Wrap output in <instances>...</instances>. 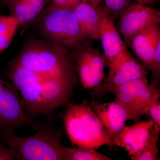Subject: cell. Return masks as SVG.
Segmentation results:
<instances>
[{
    "label": "cell",
    "instance_id": "6da1fadb",
    "mask_svg": "<svg viewBox=\"0 0 160 160\" xmlns=\"http://www.w3.org/2000/svg\"><path fill=\"white\" fill-rule=\"evenodd\" d=\"M70 54L45 40L32 39L26 42L13 61L46 77L76 82L73 57Z\"/></svg>",
    "mask_w": 160,
    "mask_h": 160
},
{
    "label": "cell",
    "instance_id": "7a4b0ae2",
    "mask_svg": "<svg viewBox=\"0 0 160 160\" xmlns=\"http://www.w3.org/2000/svg\"><path fill=\"white\" fill-rule=\"evenodd\" d=\"M39 15L37 22L40 36L62 51L72 54L86 42L72 9L50 4Z\"/></svg>",
    "mask_w": 160,
    "mask_h": 160
},
{
    "label": "cell",
    "instance_id": "3957f363",
    "mask_svg": "<svg viewBox=\"0 0 160 160\" xmlns=\"http://www.w3.org/2000/svg\"><path fill=\"white\" fill-rule=\"evenodd\" d=\"M84 100L81 104L69 103L61 115L66 134L73 146L98 149L114 143L102 123Z\"/></svg>",
    "mask_w": 160,
    "mask_h": 160
},
{
    "label": "cell",
    "instance_id": "277c9868",
    "mask_svg": "<svg viewBox=\"0 0 160 160\" xmlns=\"http://www.w3.org/2000/svg\"><path fill=\"white\" fill-rule=\"evenodd\" d=\"M35 134L21 137L14 134L0 137V141L11 148L18 160H65L62 133L51 123H47Z\"/></svg>",
    "mask_w": 160,
    "mask_h": 160
},
{
    "label": "cell",
    "instance_id": "5b68a950",
    "mask_svg": "<svg viewBox=\"0 0 160 160\" xmlns=\"http://www.w3.org/2000/svg\"><path fill=\"white\" fill-rule=\"evenodd\" d=\"M114 101L126 110L128 120L137 122L159 100V89L150 86L147 79L130 81L116 88Z\"/></svg>",
    "mask_w": 160,
    "mask_h": 160
},
{
    "label": "cell",
    "instance_id": "8992f818",
    "mask_svg": "<svg viewBox=\"0 0 160 160\" xmlns=\"http://www.w3.org/2000/svg\"><path fill=\"white\" fill-rule=\"evenodd\" d=\"M107 65L108 74L103 84L93 88L91 94L94 97L112 93L118 86L130 81L147 79L145 66L132 55L126 47Z\"/></svg>",
    "mask_w": 160,
    "mask_h": 160
},
{
    "label": "cell",
    "instance_id": "52a82bcc",
    "mask_svg": "<svg viewBox=\"0 0 160 160\" xmlns=\"http://www.w3.org/2000/svg\"><path fill=\"white\" fill-rule=\"evenodd\" d=\"M75 67L83 89H93L102 83L105 77L104 70L107 60L99 48H95L93 43L86 41L72 53Z\"/></svg>",
    "mask_w": 160,
    "mask_h": 160
},
{
    "label": "cell",
    "instance_id": "ba28073f",
    "mask_svg": "<svg viewBox=\"0 0 160 160\" xmlns=\"http://www.w3.org/2000/svg\"><path fill=\"white\" fill-rule=\"evenodd\" d=\"M120 17L119 31L128 44L138 33L160 23L159 10L137 2L130 3Z\"/></svg>",
    "mask_w": 160,
    "mask_h": 160
},
{
    "label": "cell",
    "instance_id": "9c48e42d",
    "mask_svg": "<svg viewBox=\"0 0 160 160\" xmlns=\"http://www.w3.org/2000/svg\"><path fill=\"white\" fill-rule=\"evenodd\" d=\"M98 33L107 64L114 59L126 47L115 26L113 16L105 5L99 4Z\"/></svg>",
    "mask_w": 160,
    "mask_h": 160
},
{
    "label": "cell",
    "instance_id": "30bf717a",
    "mask_svg": "<svg viewBox=\"0 0 160 160\" xmlns=\"http://www.w3.org/2000/svg\"><path fill=\"white\" fill-rule=\"evenodd\" d=\"M88 105L100 120L106 134L113 142L128 121L126 110L115 101L107 103L92 101L88 102Z\"/></svg>",
    "mask_w": 160,
    "mask_h": 160
},
{
    "label": "cell",
    "instance_id": "8fae6325",
    "mask_svg": "<svg viewBox=\"0 0 160 160\" xmlns=\"http://www.w3.org/2000/svg\"><path fill=\"white\" fill-rule=\"evenodd\" d=\"M154 124L149 119L131 126H125L113 141L114 146L125 149L129 157L135 155L146 145L152 127Z\"/></svg>",
    "mask_w": 160,
    "mask_h": 160
},
{
    "label": "cell",
    "instance_id": "7c38bea8",
    "mask_svg": "<svg viewBox=\"0 0 160 160\" xmlns=\"http://www.w3.org/2000/svg\"><path fill=\"white\" fill-rule=\"evenodd\" d=\"M160 42V28L159 25H157L138 33L132 38L129 44L146 69H149Z\"/></svg>",
    "mask_w": 160,
    "mask_h": 160
},
{
    "label": "cell",
    "instance_id": "4fadbf2b",
    "mask_svg": "<svg viewBox=\"0 0 160 160\" xmlns=\"http://www.w3.org/2000/svg\"><path fill=\"white\" fill-rule=\"evenodd\" d=\"M80 30L84 36L93 40H99L98 27L99 14L97 6L93 7L86 0L73 9Z\"/></svg>",
    "mask_w": 160,
    "mask_h": 160
},
{
    "label": "cell",
    "instance_id": "5bb4252c",
    "mask_svg": "<svg viewBox=\"0 0 160 160\" xmlns=\"http://www.w3.org/2000/svg\"><path fill=\"white\" fill-rule=\"evenodd\" d=\"M13 84L0 78V133L12 118L21 97Z\"/></svg>",
    "mask_w": 160,
    "mask_h": 160
},
{
    "label": "cell",
    "instance_id": "9a60e30c",
    "mask_svg": "<svg viewBox=\"0 0 160 160\" xmlns=\"http://www.w3.org/2000/svg\"><path fill=\"white\" fill-rule=\"evenodd\" d=\"M21 25L12 16L0 15V53L8 48Z\"/></svg>",
    "mask_w": 160,
    "mask_h": 160
},
{
    "label": "cell",
    "instance_id": "2e32d148",
    "mask_svg": "<svg viewBox=\"0 0 160 160\" xmlns=\"http://www.w3.org/2000/svg\"><path fill=\"white\" fill-rule=\"evenodd\" d=\"M160 127L154 124L150 130L149 138L143 149L138 152L131 157L132 160H160L157 148L159 140Z\"/></svg>",
    "mask_w": 160,
    "mask_h": 160
},
{
    "label": "cell",
    "instance_id": "e0dca14e",
    "mask_svg": "<svg viewBox=\"0 0 160 160\" xmlns=\"http://www.w3.org/2000/svg\"><path fill=\"white\" fill-rule=\"evenodd\" d=\"M8 7L11 15L16 18L22 25L34 21L38 16L27 0H10Z\"/></svg>",
    "mask_w": 160,
    "mask_h": 160
},
{
    "label": "cell",
    "instance_id": "ac0fdd59",
    "mask_svg": "<svg viewBox=\"0 0 160 160\" xmlns=\"http://www.w3.org/2000/svg\"><path fill=\"white\" fill-rule=\"evenodd\" d=\"M112 158L97 151L95 148L65 146V160H111Z\"/></svg>",
    "mask_w": 160,
    "mask_h": 160
},
{
    "label": "cell",
    "instance_id": "d6986e66",
    "mask_svg": "<svg viewBox=\"0 0 160 160\" xmlns=\"http://www.w3.org/2000/svg\"><path fill=\"white\" fill-rule=\"evenodd\" d=\"M149 70L152 72V81L150 86L156 87L160 81V42L158 44L152 62Z\"/></svg>",
    "mask_w": 160,
    "mask_h": 160
},
{
    "label": "cell",
    "instance_id": "ffe728a7",
    "mask_svg": "<svg viewBox=\"0 0 160 160\" xmlns=\"http://www.w3.org/2000/svg\"><path fill=\"white\" fill-rule=\"evenodd\" d=\"M105 6L113 16H120L130 5L129 0H104Z\"/></svg>",
    "mask_w": 160,
    "mask_h": 160
},
{
    "label": "cell",
    "instance_id": "44dd1931",
    "mask_svg": "<svg viewBox=\"0 0 160 160\" xmlns=\"http://www.w3.org/2000/svg\"><path fill=\"white\" fill-rule=\"evenodd\" d=\"M17 160L18 157L15 152L0 141V160Z\"/></svg>",
    "mask_w": 160,
    "mask_h": 160
},
{
    "label": "cell",
    "instance_id": "7402d4cb",
    "mask_svg": "<svg viewBox=\"0 0 160 160\" xmlns=\"http://www.w3.org/2000/svg\"><path fill=\"white\" fill-rule=\"evenodd\" d=\"M84 0H52L51 5L60 8L72 9Z\"/></svg>",
    "mask_w": 160,
    "mask_h": 160
},
{
    "label": "cell",
    "instance_id": "603a6c76",
    "mask_svg": "<svg viewBox=\"0 0 160 160\" xmlns=\"http://www.w3.org/2000/svg\"><path fill=\"white\" fill-rule=\"evenodd\" d=\"M148 114L155 124L160 127V102L159 100L156 102L146 113Z\"/></svg>",
    "mask_w": 160,
    "mask_h": 160
},
{
    "label": "cell",
    "instance_id": "cb8c5ba5",
    "mask_svg": "<svg viewBox=\"0 0 160 160\" xmlns=\"http://www.w3.org/2000/svg\"><path fill=\"white\" fill-rule=\"evenodd\" d=\"M31 8L38 15L44 10L47 0H27Z\"/></svg>",
    "mask_w": 160,
    "mask_h": 160
},
{
    "label": "cell",
    "instance_id": "d4e9b609",
    "mask_svg": "<svg viewBox=\"0 0 160 160\" xmlns=\"http://www.w3.org/2000/svg\"><path fill=\"white\" fill-rule=\"evenodd\" d=\"M137 3L143 4V5H151L155 2L156 0H134Z\"/></svg>",
    "mask_w": 160,
    "mask_h": 160
},
{
    "label": "cell",
    "instance_id": "484cf974",
    "mask_svg": "<svg viewBox=\"0 0 160 160\" xmlns=\"http://www.w3.org/2000/svg\"><path fill=\"white\" fill-rule=\"evenodd\" d=\"M93 7H96L102 0H86Z\"/></svg>",
    "mask_w": 160,
    "mask_h": 160
},
{
    "label": "cell",
    "instance_id": "4316f807",
    "mask_svg": "<svg viewBox=\"0 0 160 160\" xmlns=\"http://www.w3.org/2000/svg\"><path fill=\"white\" fill-rule=\"evenodd\" d=\"M10 0H3V2L5 3V5L7 6H9Z\"/></svg>",
    "mask_w": 160,
    "mask_h": 160
}]
</instances>
